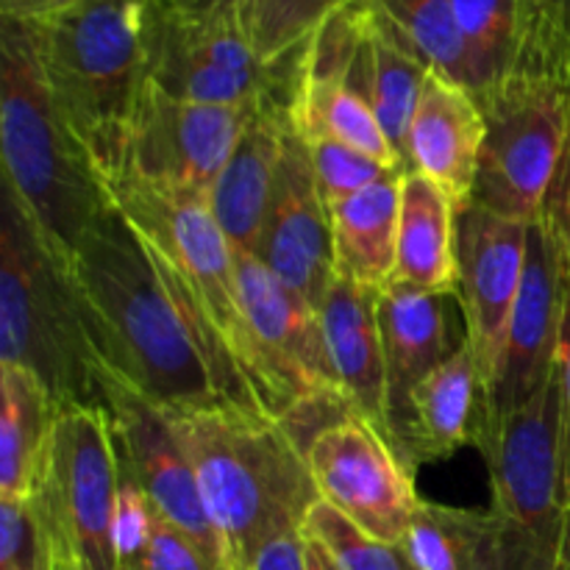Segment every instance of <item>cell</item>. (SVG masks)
Masks as SVG:
<instances>
[{"label":"cell","mask_w":570,"mask_h":570,"mask_svg":"<svg viewBox=\"0 0 570 570\" xmlns=\"http://www.w3.org/2000/svg\"><path fill=\"white\" fill-rule=\"evenodd\" d=\"M0 570H42V534L31 501L0 499Z\"/></svg>","instance_id":"cell-35"},{"label":"cell","mask_w":570,"mask_h":570,"mask_svg":"<svg viewBox=\"0 0 570 570\" xmlns=\"http://www.w3.org/2000/svg\"><path fill=\"white\" fill-rule=\"evenodd\" d=\"M159 0H83L28 22L53 104L98 176L120 170L134 109L150 81Z\"/></svg>","instance_id":"cell-3"},{"label":"cell","mask_w":570,"mask_h":570,"mask_svg":"<svg viewBox=\"0 0 570 570\" xmlns=\"http://www.w3.org/2000/svg\"><path fill=\"white\" fill-rule=\"evenodd\" d=\"M67 267L106 373L165 412L262 410L204 301L115 206L100 212Z\"/></svg>","instance_id":"cell-1"},{"label":"cell","mask_w":570,"mask_h":570,"mask_svg":"<svg viewBox=\"0 0 570 570\" xmlns=\"http://www.w3.org/2000/svg\"><path fill=\"white\" fill-rule=\"evenodd\" d=\"M304 456L323 501L373 538L404 543L421 499L415 471L382 426L351 412L321 429Z\"/></svg>","instance_id":"cell-13"},{"label":"cell","mask_w":570,"mask_h":570,"mask_svg":"<svg viewBox=\"0 0 570 570\" xmlns=\"http://www.w3.org/2000/svg\"><path fill=\"white\" fill-rule=\"evenodd\" d=\"M165 3L187 14H217V11H239L245 0H165Z\"/></svg>","instance_id":"cell-40"},{"label":"cell","mask_w":570,"mask_h":570,"mask_svg":"<svg viewBox=\"0 0 570 570\" xmlns=\"http://www.w3.org/2000/svg\"><path fill=\"white\" fill-rule=\"evenodd\" d=\"M493 482L504 570H560L568 512L560 476V387H549L476 434Z\"/></svg>","instance_id":"cell-6"},{"label":"cell","mask_w":570,"mask_h":570,"mask_svg":"<svg viewBox=\"0 0 570 570\" xmlns=\"http://www.w3.org/2000/svg\"><path fill=\"white\" fill-rule=\"evenodd\" d=\"M482 142L484 111L476 95L465 83L429 70L406 134V170L432 178L462 212L471 204Z\"/></svg>","instance_id":"cell-19"},{"label":"cell","mask_w":570,"mask_h":570,"mask_svg":"<svg viewBox=\"0 0 570 570\" xmlns=\"http://www.w3.org/2000/svg\"><path fill=\"white\" fill-rule=\"evenodd\" d=\"M287 134V115H250L237 148L212 187L209 206L237 254H256L259 248Z\"/></svg>","instance_id":"cell-21"},{"label":"cell","mask_w":570,"mask_h":570,"mask_svg":"<svg viewBox=\"0 0 570 570\" xmlns=\"http://www.w3.org/2000/svg\"><path fill=\"white\" fill-rule=\"evenodd\" d=\"M3 187L61 262L111 200L92 159L59 115L28 22H0Z\"/></svg>","instance_id":"cell-4"},{"label":"cell","mask_w":570,"mask_h":570,"mask_svg":"<svg viewBox=\"0 0 570 570\" xmlns=\"http://www.w3.org/2000/svg\"><path fill=\"white\" fill-rule=\"evenodd\" d=\"M254 256L321 309L334 282L332 220L317 189L309 150L293 131L284 139L276 189Z\"/></svg>","instance_id":"cell-17"},{"label":"cell","mask_w":570,"mask_h":570,"mask_svg":"<svg viewBox=\"0 0 570 570\" xmlns=\"http://www.w3.org/2000/svg\"><path fill=\"white\" fill-rule=\"evenodd\" d=\"M371 3L432 70L465 83L473 92L471 56L456 28L451 0H371Z\"/></svg>","instance_id":"cell-28"},{"label":"cell","mask_w":570,"mask_h":570,"mask_svg":"<svg viewBox=\"0 0 570 570\" xmlns=\"http://www.w3.org/2000/svg\"><path fill=\"white\" fill-rule=\"evenodd\" d=\"M117 570H228L198 540L189 538L156 512L150 534L137 551L126 554Z\"/></svg>","instance_id":"cell-34"},{"label":"cell","mask_w":570,"mask_h":570,"mask_svg":"<svg viewBox=\"0 0 570 570\" xmlns=\"http://www.w3.org/2000/svg\"><path fill=\"white\" fill-rule=\"evenodd\" d=\"M248 570H306V540L301 532L282 534L271 540L254 557Z\"/></svg>","instance_id":"cell-38"},{"label":"cell","mask_w":570,"mask_h":570,"mask_svg":"<svg viewBox=\"0 0 570 570\" xmlns=\"http://www.w3.org/2000/svg\"><path fill=\"white\" fill-rule=\"evenodd\" d=\"M560 570H566V566H562V568H560Z\"/></svg>","instance_id":"cell-45"},{"label":"cell","mask_w":570,"mask_h":570,"mask_svg":"<svg viewBox=\"0 0 570 570\" xmlns=\"http://www.w3.org/2000/svg\"><path fill=\"white\" fill-rule=\"evenodd\" d=\"M356 0H245L239 17L265 61H282Z\"/></svg>","instance_id":"cell-30"},{"label":"cell","mask_w":570,"mask_h":570,"mask_svg":"<svg viewBox=\"0 0 570 570\" xmlns=\"http://www.w3.org/2000/svg\"><path fill=\"white\" fill-rule=\"evenodd\" d=\"M301 532L317 540L340 570H421L404 546L373 538L323 499L309 507Z\"/></svg>","instance_id":"cell-32"},{"label":"cell","mask_w":570,"mask_h":570,"mask_svg":"<svg viewBox=\"0 0 570 570\" xmlns=\"http://www.w3.org/2000/svg\"><path fill=\"white\" fill-rule=\"evenodd\" d=\"M451 9L471 56L473 95L482 98L515 65V0H451Z\"/></svg>","instance_id":"cell-29"},{"label":"cell","mask_w":570,"mask_h":570,"mask_svg":"<svg viewBox=\"0 0 570 570\" xmlns=\"http://www.w3.org/2000/svg\"><path fill=\"white\" fill-rule=\"evenodd\" d=\"M0 365L33 373L56 406H104V362L70 267L14 195L0 198Z\"/></svg>","instance_id":"cell-5"},{"label":"cell","mask_w":570,"mask_h":570,"mask_svg":"<svg viewBox=\"0 0 570 570\" xmlns=\"http://www.w3.org/2000/svg\"><path fill=\"white\" fill-rule=\"evenodd\" d=\"M306 48L282 61L256 53L239 11L187 14L159 0L150 48V83L189 104L287 115L304 76Z\"/></svg>","instance_id":"cell-8"},{"label":"cell","mask_w":570,"mask_h":570,"mask_svg":"<svg viewBox=\"0 0 570 570\" xmlns=\"http://www.w3.org/2000/svg\"><path fill=\"white\" fill-rule=\"evenodd\" d=\"M83 3V0H0V14L6 20H20V22H37L42 17L56 14L61 9Z\"/></svg>","instance_id":"cell-39"},{"label":"cell","mask_w":570,"mask_h":570,"mask_svg":"<svg viewBox=\"0 0 570 570\" xmlns=\"http://www.w3.org/2000/svg\"><path fill=\"white\" fill-rule=\"evenodd\" d=\"M100 184L139 239L204 301L248 382L250 345L239 306L237 250L217 223L209 198L159 187L131 170L100 176Z\"/></svg>","instance_id":"cell-10"},{"label":"cell","mask_w":570,"mask_h":570,"mask_svg":"<svg viewBox=\"0 0 570 570\" xmlns=\"http://www.w3.org/2000/svg\"><path fill=\"white\" fill-rule=\"evenodd\" d=\"M562 566H566V570H570V554H566V560H562Z\"/></svg>","instance_id":"cell-43"},{"label":"cell","mask_w":570,"mask_h":570,"mask_svg":"<svg viewBox=\"0 0 570 570\" xmlns=\"http://www.w3.org/2000/svg\"><path fill=\"white\" fill-rule=\"evenodd\" d=\"M557 387H560V476L562 504L570 515V287L562 321L560 354H557Z\"/></svg>","instance_id":"cell-37"},{"label":"cell","mask_w":570,"mask_h":570,"mask_svg":"<svg viewBox=\"0 0 570 570\" xmlns=\"http://www.w3.org/2000/svg\"><path fill=\"white\" fill-rule=\"evenodd\" d=\"M167 415L193 460L200 499L234 570H248L271 540L301 532L321 493L304 451L276 417L243 406Z\"/></svg>","instance_id":"cell-2"},{"label":"cell","mask_w":570,"mask_h":570,"mask_svg":"<svg viewBox=\"0 0 570 570\" xmlns=\"http://www.w3.org/2000/svg\"><path fill=\"white\" fill-rule=\"evenodd\" d=\"M156 510L150 501L134 488L131 482L120 479V490H117V512H115V546L117 560L137 551L145 543L154 527ZM120 566V562H117Z\"/></svg>","instance_id":"cell-36"},{"label":"cell","mask_w":570,"mask_h":570,"mask_svg":"<svg viewBox=\"0 0 570 570\" xmlns=\"http://www.w3.org/2000/svg\"><path fill=\"white\" fill-rule=\"evenodd\" d=\"M454 301V293H421L404 284H390L379 293V326L387 371V438L399 454L412 390L468 343L465 328H456Z\"/></svg>","instance_id":"cell-18"},{"label":"cell","mask_w":570,"mask_h":570,"mask_svg":"<svg viewBox=\"0 0 570 570\" xmlns=\"http://www.w3.org/2000/svg\"><path fill=\"white\" fill-rule=\"evenodd\" d=\"M237 287L250 345L248 384L262 410L284 421L306 404L345 401L321 312L254 254H237Z\"/></svg>","instance_id":"cell-11"},{"label":"cell","mask_w":570,"mask_h":570,"mask_svg":"<svg viewBox=\"0 0 570 570\" xmlns=\"http://www.w3.org/2000/svg\"><path fill=\"white\" fill-rule=\"evenodd\" d=\"M404 173H390L382 181L360 189L328 212L337 278L360 284L373 293H382L393 284Z\"/></svg>","instance_id":"cell-24"},{"label":"cell","mask_w":570,"mask_h":570,"mask_svg":"<svg viewBox=\"0 0 570 570\" xmlns=\"http://www.w3.org/2000/svg\"><path fill=\"white\" fill-rule=\"evenodd\" d=\"M42 570H72V566L67 560H61L59 554H53L50 549L42 546Z\"/></svg>","instance_id":"cell-42"},{"label":"cell","mask_w":570,"mask_h":570,"mask_svg":"<svg viewBox=\"0 0 570 570\" xmlns=\"http://www.w3.org/2000/svg\"><path fill=\"white\" fill-rule=\"evenodd\" d=\"M512 72L551 78L570 87V0H515Z\"/></svg>","instance_id":"cell-31"},{"label":"cell","mask_w":570,"mask_h":570,"mask_svg":"<svg viewBox=\"0 0 570 570\" xmlns=\"http://www.w3.org/2000/svg\"><path fill=\"white\" fill-rule=\"evenodd\" d=\"M568 178H570V167H568Z\"/></svg>","instance_id":"cell-44"},{"label":"cell","mask_w":570,"mask_h":570,"mask_svg":"<svg viewBox=\"0 0 570 570\" xmlns=\"http://www.w3.org/2000/svg\"><path fill=\"white\" fill-rule=\"evenodd\" d=\"M304 540H306V570H340L337 562L332 560V554H328L317 540H309V538Z\"/></svg>","instance_id":"cell-41"},{"label":"cell","mask_w":570,"mask_h":570,"mask_svg":"<svg viewBox=\"0 0 570 570\" xmlns=\"http://www.w3.org/2000/svg\"><path fill=\"white\" fill-rule=\"evenodd\" d=\"M0 499L28 501L48 462L59 406L33 373L0 365Z\"/></svg>","instance_id":"cell-25"},{"label":"cell","mask_w":570,"mask_h":570,"mask_svg":"<svg viewBox=\"0 0 570 570\" xmlns=\"http://www.w3.org/2000/svg\"><path fill=\"white\" fill-rule=\"evenodd\" d=\"M401 546L421 570H504L493 512L421 501Z\"/></svg>","instance_id":"cell-27"},{"label":"cell","mask_w":570,"mask_h":570,"mask_svg":"<svg viewBox=\"0 0 570 570\" xmlns=\"http://www.w3.org/2000/svg\"><path fill=\"white\" fill-rule=\"evenodd\" d=\"M104 410L111 423L120 479L131 482L173 527L198 540L223 568L234 570L170 415L111 373H104Z\"/></svg>","instance_id":"cell-14"},{"label":"cell","mask_w":570,"mask_h":570,"mask_svg":"<svg viewBox=\"0 0 570 570\" xmlns=\"http://www.w3.org/2000/svg\"><path fill=\"white\" fill-rule=\"evenodd\" d=\"M529 226L479 206L456 212V304L482 387L493 379L507 326L521 293Z\"/></svg>","instance_id":"cell-16"},{"label":"cell","mask_w":570,"mask_h":570,"mask_svg":"<svg viewBox=\"0 0 570 570\" xmlns=\"http://www.w3.org/2000/svg\"><path fill=\"white\" fill-rule=\"evenodd\" d=\"M393 284L421 293H454L460 284L456 265V206L443 187L415 170L401 176L399 245Z\"/></svg>","instance_id":"cell-23"},{"label":"cell","mask_w":570,"mask_h":570,"mask_svg":"<svg viewBox=\"0 0 570 570\" xmlns=\"http://www.w3.org/2000/svg\"><path fill=\"white\" fill-rule=\"evenodd\" d=\"M248 120V111L189 104L148 81L128 126L120 170L137 173L159 187L209 198Z\"/></svg>","instance_id":"cell-15"},{"label":"cell","mask_w":570,"mask_h":570,"mask_svg":"<svg viewBox=\"0 0 570 570\" xmlns=\"http://www.w3.org/2000/svg\"><path fill=\"white\" fill-rule=\"evenodd\" d=\"M301 142H304V139H301ZM304 145L306 150H309L317 189H321V198L328 212L337 204H343L345 198L360 193V189L382 181L390 173H404L393 170V167L382 165V161L371 159V156L360 154V150L337 142V139H309V142Z\"/></svg>","instance_id":"cell-33"},{"label":"cell","mask_w":570,"mask_h":570,"mask_svg":"<svg viewBox=\"0 0 570 570\" xmlns=\"http://www.w3.org/2000/svg\"><path fill=\"white\" fill-rule=\"evenodd\" d=\"M317 312L340 393L360 415L387 434V371L379 326V293L334 276Z\"/></svg>","instance_id":"cell-20"},{"label":"cell","mask_w":570,"mask_h":570,"mask_svg":"<svg viewBox=\"0 0 570 570\" xmlns=\"http://www.w3.org/2000/svg\"><path fill=\"white\" fill-rule=\"evenodd\" d=\"M117 490L120 462L106 410L61 406L42 479L28 499L45 549L72 570H117Z\"/></svg>","instance_id":"cell-9"},{"label":"cell","mask_w":570,"mask_h":570,"mask_svg":"<svg viewBox=\"0 0 570 570\" xmlns=\"http://www.w3.org/2000/svg\"><path fill=\"white\" fill-rule=\"evenodd\" d=\"M479 104L484 142L468 206L532 226L570 161V87L510 72Z\"/></svg>","instance_id":"cell-7"},{"label":"cell","mask_w":570,"mask_h":570,"mask_svg":"<svg viewBox=\"0 0 570 570\" xmlns=\"http://www.w3.org/2000/svg\"><path fill=\"white\" fill-rule=\"evenodd\" d=\"M289 131L304 142L337 139L393 170H406L404 156L390 142L367 100L360 98L343 76L315 70L309 61H304L298 95L289 109Z\"/></svg>","instance_id":"cell-26"},{"label":"cell","mask_w":570,"mask_h":570,"mask_svg":"<svg viewBox=\"0 0 570 570\" xmlns=\"http://www.w3.org/2000/svg\"><path fill=\"white\" fill-rule=\"evenodd\" d=\"M570 287V243L551 220L529 226L521 293L507 326L493 379L482 395L479 429L495 426L543 393L557 373Z\"/></svg>","instance_id":"cell-12"},{"label":"cell","mask_w":570,"mask_h":570,"mask_svg":"<svg viewBox=\"0 0 570 570\" xmlns=\"http://www.w3.org/2000/svg\"><path fill=\"white\" fill-rule=\"evenodd\" d=\"M482 395V376L471 345L465 343L412 390L401 445L406 465L415 471L423 462L449 460L460 449L476 443Z\"/></svg>","instance_id":"cell-22"}]
</instances>
